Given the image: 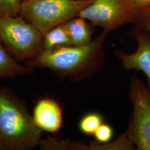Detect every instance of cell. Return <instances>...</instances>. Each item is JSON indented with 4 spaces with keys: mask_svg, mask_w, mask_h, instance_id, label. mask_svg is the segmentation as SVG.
<instances>
[{
    "mask_svg": "<svg viewBox=\"0 0 150 150\" xmlns=\"http://www.w3.org/2000/svg\"><path fill=\"white\" fill-rule=\"evenodd\" d=\"M108 33L103 32L90 42L82 46H61L42 50L25 62L30 68L48 69L61 79L72 82L91 79L106 64L103 43Z\"/></svg>",
    "mask_w": 150,
    "mask_h": 150,
    "instance_id": "6da1fadb",
    "label": "cell"
},
{
    "mask_svg": "<svg viewBox=\"0 0 150 150\" xmlns=\"http://www.w3.org/2000/svg\"><path fill=\"white\" fill-rule=\"evenodd\" d=\"M42 132L23 100L10 88L0 87V150L34 149Z\"/></svg>",
    "mask_w": 150,
    "mask_h": 150,
    "instance_id": "7a4b0ae2",
    "label": "cell"
},
{
    "mask_svg": "<svg viewBox=\"0 0 150 150\" xmlns=\"http://www.w3.org/2000/svg\"><path fill=\"white\" fill-rule=\"evenodd\" d=\"M93 0H27L20 13L43 35L51 28L78 16Z\"/></svg>",
    "mask_w": 150,
    "mask_h": 150,
    "instance_id": "3957f363",
    "label": "cell"
},
{
    "mask_svg": "<svg viewBox=\"0 0 150 150\" xmlns=\"http://www.w3.org/2000/svg\"><path fill=\"white\" fill-rule=\"evenodd\" d=\"M43 35L21 16L0 15V40L17 61L31 59L42 50Z\"/></svg>",
    "mask_w": 150,
    "mask_h": 150,
    "instance_id": "277c9868",
    "label": "cell"
},
{
    "mask_svg": "<svg viewBox=\"0 0 150 150\" xmlns=\"http://www.w3.org/2000/svg\"><path fill=\"white\" fill-rule=\"evenodd\" d=\"M128 98L132 106L123 133L137 150H150V88L134 74L129 83Z\"/></svg>",
    "mask_w": 150,
    "mask_h": 150,
    "instance_id": "5b68a950",
    "label": "cell"
},
{
    "mask_svg": "<svg viewBox=\"0 0 150 150\" xmlns=\"http://www.w3.org/2000/svg\"><path fill=\"white\" fill-rule=\"evenodd\" d=\"M142 13L134 0H93L78 16L108 33L124 25L134 24Z\"/></svg>",
    "mask_w": 150,
    "mask_h": 150,
    "instance_id": "8992f818",
    "label": "cell"
},
{
    "mask_svg": "<svg viewBox=\"0 0 150 150\" xmlns=\"http://www.w3.org/2000/svg\"><path fill=\"white\" fill-rule=\"evenodd\" d=\"M129 33L136 42L135 51L128 54L118 49L114 52V56L125 69L142 72L147 78L146 84L150 88V33L135 28Z\"/></svg>",
    "mask_w": 150,
    "mask_h": 150,
    "instance_id": "52a82bcc",
    "label": "cell"
},
{
    "mask_svg": "<svg viewBox=\"0 0 150 150\" xmlns=\"http://www.w3.org/2000/svg\"><path fill=\"white\" fill-rule=\"evenodd\" d=\"M32 117L41 130L55 133L59 131L62 125V110L59 102L54 99L42 98L35 105Z\"/></svg>",
    "mask_w": 150,
    "mask_h": 150,
    "instance_id": "ba28073f",
    "label": "cell"
},
{
    "mask_svg": "<svg viewBox=\"0 0 150 150\" xmlns=\"http://www.w3.org/2000/svg\"><path fill=\"white\" fill-rule=\"evenodd\" d=\"M73 46H82L90 42L93 32L92 25L79 16H76L64 23Z\"/></svg>",
    "mask_w": 150,
    "mask_h": 150,
    "instance_id": "9c48e42d",
    "label": "cell"
},
{
    "mask_svg": "<svg viewBox=\"0 0 150 150\" xmlns=\"http://www.w3.org/2000/svg\"><path fill=\"white\" fill-rule=\"evenodd\" d=\"M33 72L32 68L18 64L0 40V79L24 77Z\"/></svg>",
    "mask_w": 150,
    "mask_h": 150,
    "instance_id": "30bf717a",
    "label": "cell"
},
{
    "mask_svg": "<svg viewBox=\"0 0 150 150\" xmlns=\"http://www.w3.org/2000/svg\"><path fill=\"white\" fill-rule=\"evenodd\" d=\"M66 46L73 45L64 23L51 28L43 35L42 50H50Z\"/></svg>",
    "mask_w": 150,
    "mask_h": 150,
    "instance_id": "8fae6325",
    "label": "cell"
},
{
    "mask_svg": "<svg viewBox=\"0 0 150 150\" xmlns=\"http://www.w3.org/2000/svg\"><path fill=\"white\" fill-rule=\"evenodd\" d=\"M104 122L103 116L96 112L88 113L81 118L79 128L81 132L86 135H93L97 128Z\"/></svg>",
    "mask_w": 150,
    "mask_h": 150,
    "instance_id": "7c38bea8",
    "label": "cell"
},
{
    "mask_svg": "<svg viewBox=\"0 0 150 150\" xmlns=\"http://www.w3.org/2000/svg\"><path fill=\"white\" fill-rule=\"evenodd\" d=\"M113 135L114 130L112 127L105 122L97 128L93 134L96 143L100 145H105L110 142Z\"/></svg>",
    "mask_w": 150,
    "mask_h": 150,
    "instance_id": "4fadbf2b",
    "label": "cell"
},
{
    "mask_svg": "<svg viewBox=\"0 0 150 150\" xmlns=\"http://www.w3.org/2000/svg\"><path fill=\"white\" fill-rule=\"evenodd\" d=\"M21 2L17 0H0V15L17 16L20 13Z\"/></svg>",
    "mask_w": 150,
    "mask_h": 150,
    "instance_id": "5bb4252c",
    "label": "cell"
},
{
    "mask_svg": "<svg viewBox=\"0 0 150 150\" xmlns=\"http://www.w3.org/2000/svg\"><path fill=\"white\" fill-rule=\"evenodd\" d=\"M134 25L140 31L150 33V10L143 12Z\"/></svg>",
    "mask_w": 150,
    "mask_h": 150,
    "instance_id": "9a60e30c",
    "label": "cell"
},
{
    "mask_svg": "<svg viewBox=\"0 0 150 150\" xmlns=\"http://www.w3.org/2000/svg\"><path fill=\"white\" fill-rule=\"evenodd\" d=\"M143 12L150 10V0H134Z\"/></svg>",
    "mask_w": 150,
    "mask_h": 150,
    "instance_id": "2e32d148",
    "label": "cell"
},
{
    "mask_svg": "<svg viewBox=\"0 0 150 150\" xmlns=\"http://www.w3.org/2000/svg\"><path fill=\"white\" fill-rule=\"evenodd\" d=\"M17 1H20V2H23V1H27V0H17Z\"/></svg>",
    "mask_w": 150,
    "mask_h": 150,
    "instance_id": "e0dca14e",
    "label": "cell"
}]
</instances>
